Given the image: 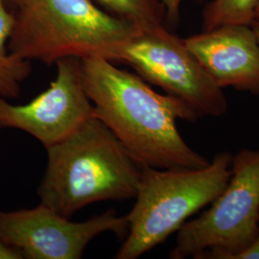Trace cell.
I'll list each match as a JSON object with an SVG mask.
<instances>
[{
  "label": "cell",
  "instance_id": "277c9868",
  "mask_svg": "<svg viewBox=\"0 0 259 259\" xmlns=\"http://www.w3.org/2000/svg\"><path fill=\"white\" fill-rule=\"evenodd\" d=\"M232 162L231 153L220 152L203 168L142 167L136 203L126 215L129 231L115 258H139L211 204L230 182Z\"/></svg>",
  "mask_w": 259,
  "mask_h": 259
},
{
  "label": "cell",
  "instance_id": "4fadbf2b",
  "mask_svg": "<svg viewBox=\"0 0 259 259\" xmlns=\"http://www.w3.org/2000/svg\"><path fill=\"white\" fill-rule=\"evenodd\" d=\"M185 1V0H163L166 20L170 22H176L180 18V11Z\"/></svg>",
  "mask_w": 259,
  "mask_h": 259
},
{
  "label": "cell",
  "instance_id": "9a60e30c",
  "mask_svg": "<svg viewBox=\"0 0 259 259\" xmlns=\"http://www.w3.org/2000/svg\"><path fill=\"white\" fill-rule=\"evenodd\" d=\"M0 258L4 259H22V254L0 240Z\"/></svg>",
  "mask_w": 259,
  "mask_h": 259
},
{
  "label": "cell",
  "instance_id": "30bf717a",
  "mask_svg": "<svg viewBox=\"0 0 259 259\" xmlns=\"http://www.w3.org/2000/svg\"><path fill=\"white\" fill-rule=\"evenodd\" d=\"M15 14L0 0V95L16 99L21 93V84L32 72L31 61L10 52L8 42L14 26Z\"/></svg>",
  "mask_w": 259,
  "mask_h": 259
},
{
  "label": "cell",
  "instance_id": "5bb4252c",
  "mask_svg": "<svg viewBox=\"0 0 259 259\" xmlns=\"http://www.w3.org/2000/svg\"><path fill=\"white\" fill-rule=\"evenodd\" d=\"M232 259H259V233L250 245L234 254Z\"/></svg>",
  "mask_w": 259,
  "mask_h": 259
},
{
  "label": "cell",
  "instance_id": "3957f363",
  "mask_svg": "<svg viewBox=\"0 0 259 259\" xmlns=\"http://www.w3.org/2000/svg\"><path fill=\"white\" fill-rule=\"evenodd\" d=\"M14 14L10 52L47 65L71 57L112 62L137 30L92 0H23Z\"/></svg>",
  "mask_w": 259,
  "mask_h": 259
},
{
  "label": "cell",
  "instance_id": "ba28073f",
  "mask_svg": "<svg viewBox=\"0 0 259 259\" xmlns=\"http://www.w3.org/2000/svg\"><path fill=\"white\" fill-rule=\"evenodd\" d=\"M55 65V80L27 104L13 105L0 95V130L23 131L47 148L93 116V103L83 88L81 59L65 58Z\"/></svg>",
  "mask_w": 259,
  "mask_h": 259
},
{
  "label": "cell",
  "instance_id": "2e32d148",
  "mask_svg": "<svg viewBox=\"0 0 259 259\" xmlns=\"http://www.w3.org/2000/svg\"><path fill=\"white\" fill-rule=\"evenodd\" d=\"M3 1H4L5 5H6L11 11L15 12L23 0H3Z\"/></svg>",
  "mask_w": 259,
  "mask_h": 259
},
{
  "label": "cell",
  "instance_id": "e0dca14e",
  "mask_svg": "<svg viewBox=\"0 0 259 259\" xmlns=\"http://www.w3.org/2000/svg\"><path fill=\"white\" fill-rule=\"evenodd\" d=\"M254 21H257L259 22V0L256 3V6H255V11H254ZM253 21V22H254Z\"/></svg>",
  "mask_w": 259,
  "mask_h": 259
},
{
  "label": "cell",
  "instance_id": "52a82bcc",
  "mask_svg": "<svg viewBox=\"0 0 259 259\" xmlns=\"http://www.w3.org/2000/svg\"><path fill=\"white\" fill-rule=\"evenodd\" d=\"M129 231L126 216L110 209L83 222L39 204L33 208L0 210V240L19 251L23 258L80 259L98 235L111 232L125 238Z\"/></svg>",
  "mask_w": 259,
  "mask_h": 259
},
{
  "label": "cell",
  "instance_id": "6da1fadb",
  "mask_svg": "<svg viewBox=\"0 0 259 259\" xmlns=\"http://www.w3.org/2000/svg\"><path fill=\"white\" fill-rule=\"evenodd\" d=\"M83 88L93 115L119 139L141 166L157 169L203 168L210 162L191 148L177 121L197 117L181 101L154 91L140 76L111 61L81 60Z\"/></svg>",
  "mask_w": 259,
  "mask_h": 259
},
{
  "label": "cell",
  "instance_id": "7c38bea8",
  "mask_svg": "<svg viewBox=\"0 0 259 259\" xmlns=\"http://www.w3.org/2000/svg\"><path fill=\"white\" fill-rule=\"evenodd\" d=\"M258 0H212L203 13V30L222 25L246 24L254 21V11Z\"/></svg>",
  "mask_w": 259,
  "mask_h": 259
},
{
  "label": "cell",
  "instance_id": "ac0fdd59",
  "mask_svg": "<svg viewBox=\"0 0 259 259\" xmlns=\"http://www.w3.org/2000/svg\"><path fill=\"white\" fill-rule=\"evenodd\" d=\"M251 25H252V27L254 29V31H255V33H256V35H257V37H258L259 39V22L254 21Z\"/></svg>",
  "mask_w": 259,
  "mask_h": 259
},
{
  "label": "cell",
  "instance_id": "7a4b0ae2",
  "mask_svg": "<svg viewBox=\"0 0 259 259\" xmlns=\"http://www.w3.org/2000/svg\"><path fill=\"white\" fill-rule=\"evenodd\" d=\"M40 204L70 218L87 205L136 197L142 167L94 115L47 147Z\"/></svg>",
  "mask_w": 259,
  "mask_h": 259
},
{
  "label": "cell",
  "instance_id": "8992f818",
  "mask_svg": "<svg viewBox=\"0 0 259 259\" xmlns=\"http://www.w3.org/2000/svg\"><path fill=\"white\" fill-rule=\"evenodd\" d=\"M112 63L129 65L149 84L183 103L197 118L221 117L229 110L223 89L189 51L184 38L165 25L137 29Z\"/></svg>",
  "mask_w": 259,
  "mask_h": 259
},
{
  "label": "cell",
  "instance_id": "8fae6325",
  "mask_svg": "<svg viewBox=\"0 0 259 259\" xmlns=\"http://www.w3.org/2000/svg\"><path fill=\"white\" fill-rule=\"evenodd\" d=\"M105 11L137 29L165 25L163 0H95Z\"/></svg>",
  "mask_w": 259,
  "mask_h": 259
},
{
  "label": "cell",
  "instance_id": "9c48e42d",
  "mask_svg": "<svg viewBox=\"0 0 259 259\" xmlns=\"http://www.w3.org/2000/svg\"><path fill=\"white\" fill-rule=\"evenodd\" d=\"M184 41L221 89L259 95V39L252 25H222Z\"/></svg>",
  "mask_w": 259,
  "mask_h": 259
},
{
  "label": "cell",
  "instance_id": "5b68a950",
  "mask_svg": "<svg viewBox=\"0 0 259 259\" xmlns=\"http://www.w3.org/2000/svg\"><path fill=\"white\" fill-rule=\"evenodd\" d=\"M172 259H232L259 233V150L232 156V177L211 206L178 231Z\"/></svg>",
  "mask_w": 259,
  "mask_h": 259
}]
</instances>
